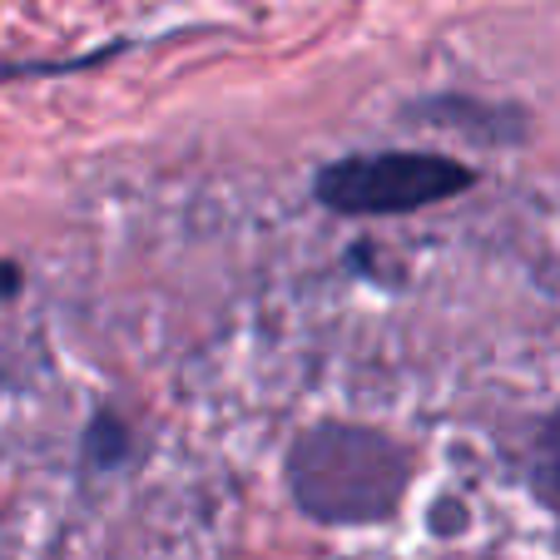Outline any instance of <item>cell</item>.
I'll use <instances>...</instances> for the list:
<instances>
[{
	"label": "cell",
	"mask_w": 560,
	"mask_h": 560,
	"mask_svg": "<svg viewBox=\"0 0 560 560\" xmlns=\"http://www.w3.org/2000/svg\"><path fill=\"white\" fill-rule=\"evenodd\" d=\"M288 487L313 521H387L407 491V452L372 427L317 422L288 452Z\"/></svg>",
	"instance_id": "obj_1"
},
{
	"label": "cell",
	"mask_w": 560,
	"mask_h": 560,
	"mask_svg": "<svg viewBox=\"0 0 560 560\" xmlns=\"http://www.w3.org/2000/svg\"><path fill=\"white\" fill-rule=\"evenodd\" d=\"M476 184V170L436 149H372L342 154L313 174V199L342 219H392L452 203Z\"/></svg>",
	"instance_id": "obj_2"
},
{
	"label": "cell",
	"mask_w": 560,
	"mask_h": 560,
	"mask_svg": "<svg viewBox=\"0 0 560 560\" xmlns=\"http://www.w3.org/2000/svg\"><path fill=\"white\" fill-rule=\"evenodd\" d=\"M530 471H536V491L560 511V407L546 417V427H540L536 466H530Z\"/></svg>",
	"instance_id": "obj_3"
},
{
	"label": "cell",
	"mask_w": 560,
	"mask_h": 560,
	"mask_svg": "<svg viewBox=\"0 0 560 560\" xmlns=\"http://www.w3.org/2000/svg\"><path fill=\"white\" fill-rule=\"evenodd\" d=\"M125 446H129V432L115 422L109 412H100L95 422L85 427V462L90 466H115L125 462Z\"/></svg>",
	"instance_id": "obj_4"
},
{
	"label": "cell",
	"mask_w": 560,
	"mask_h": 560,
	"mask_svg": "<svg viewBox=\"0 0 560 560\" xmlns=\"http://www.w3.org/2000/svg\"><path fill=\"white\" fill-rule=\"evenodd\" d=\"M21 278H25L21 268H15V264H5V258H0V298H15V293H21V288H25Z\"/></svg>",
	"instance_id": "obj_5"
}]
</instances>
